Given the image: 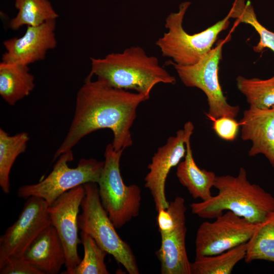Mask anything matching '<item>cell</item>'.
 Listing matches in <instances>:
<instances>
[{
	"instance_id": "8992f818",
	"label": "cell",
	"mask_w": 274,
	"mask_h": 274,
	"mask_svg": "<svg viewBox=\"0 0 274 274\" xmlns=\"http://www.w3.org/2000/svg\"><path fill=\"white\" fill-rule=\"evenodd\" d=\"M123 151H116L112 144L107 145L104 165L97 183L102 205L116 229L139 215L142 200L139 186L126 185L123 182L120 168Z\"/></svg>"
},
{
	"instance_id": "52a82bcc",
	"label": "cell",
	"mask_w": 274,
	"mask_h": 274,
	"mask_svg": "<svg viewBox=\"0 0 274 274\" xmlns=\"http://www.w3.org/2000/svg\"><path fill=\"white\" fill-rule=\"evenodd\" d=\"M51 172L36 184L19 188L17 195L26 199L34 196L45 200L49 206L64 193L88 183H98L104 165V161L90 158H82L77 166L71 168L68 162L73 160L72 150L61 154Z\"/></svg>"
},
{
	"instance_id": "2e32d148",
	"label": "cell",
	"mask_w": 274,
	"mask_h": 274,
	"mask_svg": "<svg viewBox=\"0 0 274 274\" xmlns=\"http://www.w3.org/2000/svg\"><path fill=\"white\" fill-rule=\"evenodd\" d=\"M186 233L184 223L168 233L160 234L161 246L156 254L161 274H191V263L186 248Z\"/></svg>"
},
{
	"instance_id": "603a6c76",
	"label": "cell",
	"mask_w": 274,
	"mask_h": 274,
	"mask_svg": "<svg viewBox=\"0 0 274 274\" xmlns=\"http://www.w3.org/2000/svg\"><path fill=\"white\" fill-rule=\"evenodd\" d=\"M236 85L250 106L260 109H269L274 106V76L261 79L239 76Z\"/></svg>"
},
{
	"instance_id": "e0dca14e",
	"label": "cell",
	"mask_w": 274,
	"mask_h": 274,
	"mask_svg": "<svg viewBox=\"0 0 274 274\" xmlns=\"http://www.w3.org/2000/svg\"><path fill=\"white\" fill-rule=\"evenodd\" d=\"M186 148L184 159L177 165V177L180 183L187 188L194 198L207 200L213 196L211 189L214 186L217 176L212 171L200 168L196 164L190 139L186 141Z\"/></svg>"
},
{
	"instance_id": "7402d4cb",
	"label": "cell",
	"mask_w": 274,
	"mask_h": 274,
	"mask_svg": "<svg viewBox=\"0 0 274 274\" xmlns=\"http://www.w3.org/2000/svg\"><path fill=\"white\" fill-rule=\"evenodd\" d=\"M246 243L224 252L195 257L191 274H230L235 265L245 259Z\"/></svg>"
},
{
	"instance_id": "9a60e30c",
	"label": "cell",
	"mask_w": 274,
	"mask_h": 274,
	"mask_svg": "<svg viewBox=\"0 0 274 274\" xmlns=\"http://www.w3.org/2000/svg\"><path fill=\"white\" fill-rule=\"evenodd\" d=\"M23 257L41 274L59 273L66 261L63 246L51 225L33 241Z\"/></svg>"
},
{
	"instance_id": "7c38bea8",
	"label": "cell",
	"mask_w": 274,
	"mask_h": 274,
	"mask_svg": "<svg viewBox=\"0 0 274 274\" xmlns=\"http://www.w3.org/2000/svg\"><path fill=\"white\" fill-rule=\"evenodd\" d=\"M194 128L191 121L187 122L175 136L169 137L166 143L158 148L148 166L149 172L145 178V186L150 191L157 212L168 206L165 192L166 180L171 169L184 157L186 143L191 139Z\"/></svg>"
},
{
	"instance_id": "8fae6325",
	"label": "cell",
	"mask_w": 274,
	"mask_h": 274,
	"mask_svg": "<svg viewBox=\"0 0 274 274\" xmlns=\"http://www.w3.org/2000/svg\"><path fill=\"white\" fill-rule=\"evenodd\" d=\"M85 195L84 186L80 185L62 194L48 207L51 225L56 229L65 251L66 270L62 273L71 274L81 260L77 250L78 244L81 243L78 237V219Z\"/></svg>"
},
{
	"instance_id": "9c48e42d",
	"label": "cell",
	"mask_w": 274,
	"mask_h": 274,
	"mask_svg": "<svg viewBox=\"0 0 274 274\" xmlns=\"http://www.w3.org/2000/svg\"><path fill=\"white\" fill-rule=\"evenodd\" d=\"M215 219L199 226L195 241V257L218 254L247 243L259 224L231 211Z\"/></svg>"
},
{
	"instance_id": "83f0119b",
	"label": "cell",
	"mask_w": 274,
	"mask_h": 274,
	"mask_svg": "<svg viewBox=\"0 0 274 274\" xmlns=\"http://www.w3.org/2000/svg\"><path fill=\"white\" fill-rule=\"evenodd\" d=\"M1 274H41L23 256L10 257L0 266Z\"/></svg>"
},
{
	"instance_id": "484cf974",
	"label": "cell",
	"mask_w": 274,
	"mask_h": 274,
	"mask_svg": "<svg viewBox=\"0 0 274 274\" xmlns=\"http://www.w3.org/2000/svg\"><path fill=\"white\" fill-rule=\"evenodd\" d=\"M186 209L184 199L177 196L169 202L167 208L158 211L157 224L160 233H168L186 223Z\"/></svg>"
},
{
	"instance_id": "ba28073f",
	"label": "cell",
	"mask_w": 274,
	"mask_h": 274,
	"mask_svg": "<svg viewBox=\"0 0 274 274\" xmlns=\"http://www.w3.org/2000/svg\"><path fill=\"white\" fill-rule=\"evenodd\" d=\"M223 41H220L197 63L189 65L175 64L170 60L182 83L196 87L206 94L209 105L207 117L212 121L223 116L235 118L238 106L230 105L223 94L219 79V65L222 58Z\"/></svg>"
},
{
	"instance_id": "44dd1931",
	"label": "cell",
	"mask_w": 274,
	"mask_h": 274,
	"mask_svg": "<svg viewBox=\"0 0 274 274\" xmlns=\"http://www.w3.org/2000/svg\"><path fill=\"white\" fill-rule=\"evenodd\" d=\"M244 260L246 263L258 260L274 262V211L258 224L246 243Z\"/></svg>"
},
{
	"instance_id": "5bb4252c",
	"label": "cell",
	"mask_w": 274,
	"mask_h": 274,
	"mask_svg": "<svg viewBox=\"0 0 274 274\" xmlns=\"http://www.w3.org/2000/svg\"><path fill=\"white\" fill-rule=\"evenodd\" d=\"M239 123L241 138L252 142L249 155L263 154L274 168V111L250 106Z\"/></svg>"
},
{
	"instance_id": "d4e9b609",
	"label": "cell",
	"mask_w": 274,
	"mask_h": 274,
	"mask_svg": "<svg viewBox=\"0 0 274 274\" xmlns=\"http://www.w3.org/2000/svg\"><path fill=\"white\" fill-rule=\"evenodd\" d=\"M80 235L84 257L71 274H109L105 263L108 253L87 233L81 231Z\"/></svg>"
},
{
	"instance_id": "ac0fdd59",
	"label": "cell",
	"mask_w": 274,
	"mask_h": 274,
	"mask_svg": "<svg viewBox=\"0 0 274 274\" xmlns=\"http://www.w3.org/2000/svg\"><path fill=\"white\" fill-rule=\"evenodd\" d=\"M35 87V77L28 65L19 63H0V95L9 105L28 96Z\"/></svg>"
},
{
	"instance_id": "f1b7e54d",
	"label": "cell",
	"mask_w": 274,
	"mask_h": 274,
	"mask_svg": "<svg viewBox=\"0 0 274 274\" xmlns=\"http://www.w3.org/2000/svg\"><path fill=\"white\" fill-rule=\"evenodd\" d=\"M274 111V106L271 108Z\"/></svg>"
},
{
	"instance_id": "cb8c5ba5",
	"label": "cell",
	"mask_w": 274,
	"mask_h": 274,
	"mask_svg": "<svg viewBox=\"0 0 274 274\" xmlns=\"http://www.w3.org/2000/svg\"><path fill=\"white\" fill-rule=\"evenodd\" d=\"M228 15L235 18L238 22L251 25L257 32L260 41L253 47L256 52H260L268 48L274 52V32L268 30L257 20L253 6L250 1L235 0Z\"/></svg>"
},
{
	"instance_id": "3957f363",
	"label": "cell",
	"mask_w": 274,
	"mask_h": 274,
	"mask_svg": "<svg viewBox=\"0 0 274 274\" xmlns=\"http://www.w3.org/2000/svg\"><path fill=\"white\" fill-rule=\"evenodd\" d=\"M214 187L218 193L210 199L190 204L193 214L215 219L231 211L253 223H259L274 211V197L259 185L251 183L244 167L236 176H217Z\"/></svg>"
},
{
	"instance_id": "4316f807",
	"label": "cell",
	"mask_w": 274,
	"mask_h": 274,
	"mask_svg": "<svg viewBox=\"0 0 274 274\" xmlns=\"http://www.w3.org/2000/svg\"><path fill=\"white\" fill-rule=\"evenodd\" d=\"M212 121V128L220 138L227 141H233L236 138L240 125L235 118L223 116Z\"/></svg>"
},
{
	"instance_id": "5b68a950",
	"label": "cell",
	"mask_w": 274,
	"mask_h": 274,
	"mask_svg": "<svg viewBox=\"0 0 274 274\" xmlns=\"http://www.w3.org/2000/svg\"><path fill=\"white\" fill-rule=\"evenodd\" d=\"M83 185L85 195L81 205L82 212L78 216L79 229L91 236L129 274L140 273L131 247L117 233L116 228L102 205L97 184L88 183Z\"/></svg>"
},
{
	"instance_id": "d6986e66",
	"label": "cell",
	"mask_w": 274,
	"mask_h": 274,
	"mask_svg": "<svg viewBox=\"0 0 274 274\" xmlns=\"http://www.w3.org/2000/svg\"><path fill=\"white\" fill-rule=\"evenodd\" d=\"M15 7L18 13L9 23V28L14 31L24 25L38 26L58 17L49 0H15Z\"/></svg>"
},
{
	"instance_id": "4fadbf2b",
	"label": "cell",
	"mask_w": 274,
	"mask_h": 274,
	"mask_svg": "<svg viewBox=\"0 0 274 274\" xmlns=\"http://www.w3.org/2000/svg\"><path fill=\"white\" fill-rule=\"evenodd\" d=\"M56 24V20H50L40 25L28 26L22 37L5 40L2 61L28 65L44 60L47 51L57 46Z\"/></svg>"
},
{
	"instance_id": "6da1fadb",
	"label": "cell",
	"mask_w": 274,
	"mask_h": 274,
	"mask_svg": "<svg viewBox=\"0 0 274 274\" xmlns=\"http://www.w3.org/2000/svg\"><path fill=\"white\" fill-rule=\"evenodd\" d=\"M91 78L87 76L77 92L72 121L53 161L72 150L86 135L99 129L112 131L111 144L116 151L124 150L132 145L130 128L137 108L148 99L139 93L114 88Z\"/></svg>"
},
{
	"instance_id": "277c9868",
	"label": "cell",
	"mask_w": 274,
	"mask_h": 274,
	"mask_svg": "<svg viewBox=\"0 0 274 274\" xmlns=\"http://www.w3.org/2000/svg\"><path fill=\"white\" fill-rule=\"evenodd\" d=\"M189 2L182 3L177 12L170 13L165 19L167 31L156 42L162 55L172 59V62L182 65L197 63L212 49L218 36L229 24V16L198 33H188L184 29L183 22Z\"/></svg>"
},
{
	"instance_id": "30bf717a",
	"label": "cell",
	"mask_w": 274,
	"mask_h": 274,
	"mask_svg": "<svg viewBox=\"0 0 274 274\" xmlns=\"http://www.w3.org/2000/svg\"><path fill=\"white\" fill-rule=\"evenodd\" d=\"M49 204L42 198L27 199L17 220L0 237V266L10 257H22L38 236L51 225Z\"/></svg>"
},
{
	"instance_id": "ffe728a7",
	"label": "cell",
	"mask_w": 274,
	"mask_h": 274,
	"mask_svg": "<svg viewBox=\"0 0 274 274\" xmlns=\"http://www.w3.org/2000/svg\"><path fill=\"white\" fill-rule=\"evenodd\" d=\"M29 140L26 132L10 135L0 129V186L8 194L10 191V174L18 156L26 151Z\"/></svg>"
},
{
	"instance_id": "7a4b0ae2",
	"label": "cell",
	"mask_w": 274,
	"mask_h": 274,
	"mask_svg": "<svg viewBox=\"0 0 274 274\" xmlns=\"http://www.w3.org/2000/svg\"><path fill=\"white\" fill-rule=\"evenodd\" d=\"M88 77L110 86L133 90L149 98L154 86L159 83L175 84L176 79L141 47L133 46L122 52L112 53L104 58H91Z\"/></svg>"
}]
</instances>
